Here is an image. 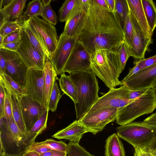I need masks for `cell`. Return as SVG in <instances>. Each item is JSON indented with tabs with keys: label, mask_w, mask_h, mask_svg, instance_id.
I'll return each instance as SVG.
<instances>
[{
	"label": "cell",
	"mask_w": 156,
	"mask_h": 156,
	"mask_svg": "<svg viewBox=\"0 0 156 156\" xmlns=\"http://www.w3.org/2000/svg\"><path fill=\"white\" fill-rule=\"evenodd\" d=\"M77 39L91 55L100 50H114L124 41L123 27L115 12L91 0L85 25Z\"/></svg>",
	"instance_id": "cell-1"
},
{
	"label": "cell",
	"mask_w": 156,
	"mask_h": 156,
	"mask_svg": "<svg viewBox=\"0 0 156 156\" xmlns=\"http://www.w3.org/2000/svg\"><path fill=\"white\" fill-rule=\"evenodd\" d=\"M68 76L77 91L78 103L74 104L78 121L88 112L98 99L99 87L96 76L91 70L77 72Z\"/></svg>",
	"instance_id": "cell-2"
},
{
	"label": "cell",
	"mask_w": 156,
	"mask_h": 156,
	"mask_svg": "<svg viewBox=\"0 0 156 156\" xmlns=\"http://www.w3.org/2000/svg\"><path fill=\"white\" fill-rule=\"evenodd\" d=\"M91 70L109 89L120 85L122 73L118 55L114 50H100L91 55Z\"/></svg>",
	"instance_id": "cell-3"
},
{
	"label": "cell",
	"mask_w": 156,
	"mask_h": 156,
	"mask_svg": "<svg viewBox=\"0 0 156 156\" xmlns=\"http://www.w3.org/2000/svg\"><path fill=\"white\" fill-rule=\"evenodd\" d=\"M0 118V151L10 156H23L32 144L27 135L20 130L12 115L8 119Z\"/></svg>",
	"instance_id": "cell-4"
},
{
	"label": "cell",
	"mask_w": 156,
	"mask_h": 156,
	"mask_svg": "<svg viewBox=\"0 0 156 156\" xmlns=\"http://www.w3.org/2000/svg\"><path fill=\"white\" fill-rule=\"evenodd\" d=\"M156 108V91L148 89L132 102L119 109L116 122L123 126L139 117L151 113Z\"/></svg>",
	"instance_id": "cell-5"
},
{
	"label": "cell",
	"mask_w": 156,
	"mask_h": 156,
	"mask_svg": "<svg viewBox=\"0 0 156 156\" xmlns=\"http://www.w3.org/2000/svg\"><path fill=\"white\" fill-rule=\"evenodd\" d=\"M119 137L125 140L134 148H147L156 136V126L143 122H134L120 126L116 128Z\"/></svg>",
	"instance_id": "cell-6"
},
{
	"label": "cell",
	"mask_w": 156,
	"mask_h": 156,
	"mask_svg": "<svg viewBox=\"0 0 156 156\" xmlns=\"http://www.w3.org/2000/svg\"><path fill=\"white\" fill-rule=\"evenodd\" d=\"M147 90L146 89L133 90L124 85L119 88L110 89L108 92L99 97L87 113L105 107L119 109L133 102Z\"/></svg>",
	"instance_id": "cell-7"
},
{
	"label": "cell",
	"mask_w": 156,
	"mask_h": 156,
	"mask_svg": "<svg viewBox=\"0 0 156 156\" xmlns=\"http://www.w3.org/2000/svg\"><path fill=\"white\" fill-rule=\"evenodd\" d=\"M91 0H76V4L66 21L62 33L78 39L86 22Z\"/></svg>",
	"instance_id": "cell-8"
},
{
	"label": "cell",
	"mask_w": 156,
	"mask_h": 156,
	"mask_svg": "<svg viewBox=\"0 0 156 156\" xmlns=\"http://www.w3.org/2000/svg\"><path fill=\"white\" fill-rule=\"evenodd\" d=\"M0 54L6 61L5 74L25 89L29 68L16 51L1 48Z\"/></svg>",
	"instance_id": "cell-9"
},
{
	"label": "cell",
	"mask_w": 156,
	"mask_h": 156,
	"mask_svg": "<svg viewBox=\"0 0 156 156\" xmlns=\"http://www.w3.org/2000/svg\"><path fill=\"white\" fill-rule=\"evenodd\" d=\"M25 21L29 27L41 37L51 57L57 47L59 40L55 27L51 24L37 17L28 19Z\"/></svg>",
	"instance_id": "cell-10"
},
{
	"label": "cell",
	"mask_w": 156,
	"mask_h": 156,
	"mask_svg": "<svg viewBox=\"0 0 156 156\" xmlns=\"http://www.w3.org/2000/svg\"><path fill=\"white\" fill-rule=\"evenodd\" d=\"M118 110L112 107L100 108L87 113L78 121L98 133L102 131L107 124L116 120Z\"/></svg>",
	"instance_id": "cell-11"
},
{
	"label": "cell",
	"mask_w": 156,
	"mask_h": 156,
	"mask_svg": "<svg viewBox=\"0 0 156 156\" xmlns=\"http://www.w3.org/2000/svg\"><path fill=\"white\" fill-rule=\"evenodd\" d=\"M91 56L77 39L63 70L69 74L82 71H91Z\"/></svg>",
	"instance_id": "cell-12"
},
{
	"label": "cell",
	"mask_w": 156,
	"mask_h": 156,
	"mask_svg": "<svg viewBox=\"0 0 156 156\" xmlns=\"http://www.w3.org/2000/svg\"><path fill=\"white\" fill-rule=\"evenodd\" d=\"M77 40V38L69 37L63 33L60 35L57 47L50 60L58 75L63 73V69Z\"/></svg>",
	"instance_id": "cell-13"
},
{
	"label": "cell",
	"mask_w": 156,
	"mask_h": 156,
	"mask_svg": "<svg viewBox=\"0 0 156 156\" xmlns=\"http://www.w3.org/2000/svg\"><path fill=\"white\" fill-rule=\"evenodd\" d=\"M17 97L28 133L35 122L48 108L45 105L26 94Z\"/></svg>",
	"instance_id": "cell-14"
},
{
	"label": "cell",
	"mask_w": 156,
	"mask_h": 156,
	"mask_svg": "<svg viewBox=\"0 0 156 156\" xmlns=\"http://www.w3.org/2000/svg\"><path fill=\"white\" fill-rule=\"evenodd\" d=\"M21 43L16 52L29 68L43 70L45 62L40 53L33 46L23 28L21 30Z\"/></svg>",
	"instance_id": "cell-15"
},
{
	"label": "cell",
	"mask_w": 156,
	"mask_h": 156,
	"mask_svg": "<svg viewBox=\"0 0 156 156\" xmlns=\"http://www.w3.org/2000/svg\"><path fill=\"white\" fill-rule=\"evenodd\" d=\"M123 85L133 90L151 88L156 91V63L121 82L120 85Z\"/></svg>",
	"instance_id": "cell-16"
},
{
	"label": "cell",
	"mask_w": 156,
	"mask_h": 156,
	"mask_svg": "<svg viewBox=\"0 0 156 156\" xmlns=\"http://www.w3.org/2000/svg\"><path fill=\"white\" fill-rule=\"evenodd\" d=\"M44 70L29 68L25 89L26 94L44 105Z\"/></svg>",
	"instance_id": "cell-17"
},
{
	"label": "cell",
	"mask_w": 156,
	"mask_h": 156,
	"mask_svg": "<svg viewBox=\"0 0 156 156\" xmlns=\"http://www.w3.org/2000/svg\"><path fill=\"white\" fill-rule=\"evenodd\" d=\"M130 16L134 29V36L131 43L128 46L130 56L135 60L145 59V54L150 44L153 43L152 37L144 36L135 17L129 10Z\"/></svg>",
	"instance_id": "cell-18"
},
{
	"label": "cell",
	"mask_w": 156,
	"mask_h": 156,
	"mask_svg": "<svg viewBox=\"0 0 156 156\" xmlns=\"http://www.w3.org/2000/svg\"><path fill=\"white\" fill-rule=\"evenodd\" d=\"M88 132L91 133L94 135L97 133L76 120L66 128L56 132L52 136L58 139L67 140L69 142L79 144L83 135Z\"/></svg>",
	"instance_id": "cell-19"
},
{
	"label": "cell",
	"mask_w": 156,
	"mask_h": 156,
	"mask_svg": "<svg viewBox=\"0 0 156 156\" xmlns=\"http://www.w3.org/2000/svg\"><path fill=\"white\" fill-rule=\"evenodd\" d=\"M129 10L136 19L144 36L152 37L151 32L144 12L141 0H127Z\"/></svg>",
	"instance_id": "cell-20"
},
{
	"label": "cell",
	"mask_w": 156,
	"mask_h": 156,
	"mask_svg": "<svg viewBox=\"0 0 156 156\" xmlns=\"http://www.w3.org/2000/svg\"><path fill=\"white\" fill-rule=\"evenodd\" d=\"M26 0H12L0 10V26L5 22L20 18L23 12Z\"/></svg>",
	"instance_id": "cell-21"
},
{
	"label": "cell",
	"mask_w": 156,
	"mask_h": 156,
	"mask_svg": "<svg viewBox=\"0 0 156 156\" xmlns=\"http://www.w3.org/2000/svg\"><path fill=\"white\" fill-rule=\"evenodd\" d=\"M23 28L31 44L40 53L45 62L50 61V55L40 36L29 27L25 20H23Z\"/></svg>",
	"instance_id": "cell-22"
},
{
	"label": "cell",
	"mask_w": 156,
	"mask_h": 156,
	"mask_svg": "<svg viewBox=\"0 0 156 156\" xmlns=\"http://www.w3.org/2000/svg\"><path fill=\"white\" fill-rule=\"evenodd\" d=\"M44 70L45 76L44 104L47 108L54 83L58 79L55 68L50 61L45 62Z\"/></svg>",
	"instance_id": "cell-23"
},
{
	"label": "cell",
	"mask_w": 156,
	"mask_h": 156,
	"mask_svg": "<svg viewBox=\"0 0 156 156\" xmlns=\"http://www.w3.org/2000/svg\"><path fill=\"white\" fill-rule=\"evenodd\" d=\"M105 148V156H125L123 144L115 133L107 138Z\"/></svg>",
	"instance_id": "cell-24"
},
{
	"label": "cell",
	"mask_w": 156,
	"mask_h": 156,
	"mask_svg": "<svg viewBox=\"0 0 156 156\" xmlns=\"http://www.w3.org/2000/svg\"><path fill=\"white\" fill-rule=\"evenodd\" d=\"M60 87L62 90L74 102V104L78 103V93L73 83L65 73L61 75L58 79Z\"/></svg>",
	"instance_id": "cell-25"
},
{
	"label": "cell",
	"mask_w": 156,
	"mask_h": 156,
	"mask_svg": "<svg viewBox=\"0 0 156 156\" xmlns=\"http://www.w3.org/2000/svg\"><path fill=\"white\" fill-rule=\"evenodd\" d=\"M10 93V92H9ZM10 94L12 109V114L14 119L20 130L27 135V131L24 123L20 105L17 96Z\"/></svg>",
	"instance_id": "cell-26"
},
{
	"label": "cell",
	"mask_w": 156,
	"mask_h": 156,
	"mask_svg": "<svg viewBox=\"0 0 156 156\" xmlns=\"http://www.w3.org/2000/svg\"><path fill=\"white\" fill-rule=\"evenodd\" d=\"M49 110L47 109L43 112L28 132L27 137L32 144L35 142V139L37 136L47 127Z\"/></svg>",
	"instance_id": "cell-27"
},
{
	"label": "cell",
	"mask_w": 156,
	"mask_h": 156,
	"mask_svg": "<svg viewBox=\"0 0 156 156\" xmlns=\"http://www.w3.org/2000/svg\"><path fill=\"white\" fill-rule=\"evenodd\" d=\"M144 12L151 32L156 27V5L152 0H141Z\"/></svg>",
	"instance_id": "cell-28"
},
{
	"label": "cell",
	"mask_w": 156,
	"mask_h": 156,
	"mask_svg": "<svg viewBox=\"0 0 156 156\" xmlns=\"http://www.w3.org/2000/svg\"><path fill=\"white\" fill-rule=\"evenodd\" d=\"M0 82L10 93L17 96L26 94L25 89L5 74L0 75Z\"/></svg>",
	"instance_id": "cell-29"
},
{
	"label": "cell",
	"mask_w": 156,
	"mask_h": 156,
	"mask_svg": "<svg viewBox=\"0 0 156 156\" xmlns=\"http://www.w3.org/2000/svg\"><path fill=\"white\" fill-rule=\"evenodd\" d=\"M39 147H47L52 150L67 152L68 151L67 144L65 142L62 141H57L50 139L40 142H34L29 148L27 151L30 149Z\"/></svg>",
	"instance_id": "cell-30"
},
{
	"label": "cell",
	"mask_w": 156,
	"mask_h": 156,
	"mask_svg": "<svg viewBox=\"0 0 156 156\" xmlns=\"http://www.w3.org/2000/svg\"><path fill=\"white\" fill-rule=\"evenodd\" d=\"M23 22L16 20L5 22L0 26V35L5 38L12 32L21 30L23 27Z\"/></svg>",
	"instance_id": "cell-31"
},
{
	"label": "cell",
	"mask_w": 156,
	"mask_h": 156,
	"mask_svg": "<svg viewBox=\"0 0 156 156\" xmlns=\"http://www.w3.org/2000/svg\"><path fill=\"white\" fill-rule=\"evenodd\" d=\"M43 8L41 0H32L28 3L23 16H27L29 19L41 16Z\"/></svg>",
	"instance_id": "cell-32"
},
{
	"label": "cell",
	"mask_w": 156,
	"mask_h": 156,
	"mask_svg": "<svg viewBox=\"0 0 156 156\" xmlns=\"http://www.w3.org/2000/svg\"><path fill=\"white\" fill-rule=\"evenodd\" d=\"M115 12L118 16L123 27L129 9L127 0H115Z\"/></svg>",
	"instance_id": "cell-33"
},
{
	"label": "cell",
	"mask_w": 156,
	"mask_h": 156,
	"mask_svg": "<svg viewBox=\"0 0 156 156\" xmlns=\"http://www.w3.org/2000/svg\"><path fill=\"white\" fill-rule=\"evenodd\" d=\"M114 50L117 52L118 55L122 72L125 68L128 59L130 56L128 46L124 41Z\"/></svg>",
	"instance_id": "cell-34"
},
{
	"label": "cell",
	"mask_w": 156,
	"mask_h": 156,
	"mask_svg": "<svg viewBox=\"0 0 156 156\" xmlns=\"http://www.w3.org/2000/svg\"><path fill=\"white\" fill-rule=\"evenodd\" d=\"M76 0H66L63 3L59 9V20L66 22L76 4Z\"/></svg>",
	"instance_id": "cell-35"
},
{
	"label": "cell",
	"mask_w": 156,
	"mask_h": 156,
	"mask_svg": "<svg viewBox=\"0 0 156 156\" xmlns=\"http://www.w3.org/2000/svg\"><path fill=\"white\" fill-rule=\"evenodd\" d=\"M62 96L57 82L55 81L51 94L47 108L52 112H55L56 110L58 103Z\"/></svg>",
	"instance_id": "cell-36"
},
{
	"label": "cell",
	"mask_w": 156,
	"mask_h": 156,
	"mask_svg": "<svg viewBox=\"0 0 156 156\" xmlns=\"http://www.w3.org/2000/svg\"><path fill=\"white\" fill-rule=\"evenodd\" d=\"M123 31L124 41L129 46L132 43L134 36V29L130 12L128 13L124 23Z\"/></svg>",
	"instance_id": "cell-37"
},
{
	"label": "cell",
	"mask_w": 156,
	"mask_h": 156,
	"mask_svg": "<svg viewBox=\"0 0 156 156\" xmlns=\"http://www.w3.org/2000/svg\"><path fill=\"white\" fill-rule=\"evenodd\" d=\"M67 146V156H95L90 154L79 144L69 142Z\"/></svg>",
	"instance_id": "cell-38"
},
{
	"label": "cell",
	"mask_w": 156,
	"mask_h": 156,
	"mask_svg": "<svg viewBox=\"0 0 156 156\" xmlns=\"http://www.w3.org/2000/svg\"><path fill=\"white\" fill-rule=\"evenodd\" d=\"M41 16L45 21L54 26L57 23V16L55 11L52 10L50 4L43 6Z\"/></svg>",
	"instance_id": "cell-39"
},
{
	"label": "cell",
	"mask_w": 156,
	"mask_h": 156,
	"mask_svg": "<svg viewBox=\"0 0 156 156\" xmlns=\"http://www.w3.org/2000/svg\"><path fill=\"white\" fill-rule=\"evenodd\" d=\"M5 98L4 117L7 119H8L10 118L12 115V102L10 94L9 91L5 88Z\"/></svg>",
	"instance_id": "cell-40"
},
{
	"label": "cell",
	"mask_w": 156,
	"mask_h": 156,
	"mask_svg": "<svg viewBox=\"0 0 156 156\" xmlns=\"http://www.w3.org/2000/svg\"><path fill=\"white\" fill-rule=\"evenodd\" d=\"M156 63V55L147 58L140 60H135L133 64L138 65L141 70Z\"/></svg>",
	"instance_id": "cell-41"
},
{
	"label": "cell",
	"mask_w": 156,
	"mask_h": 156,
	"mask_svg": "<svg viewBox=\"0 0 156 156\" xmlns=\"http://www.w3.org/2000/svg\"><path fill=\"white\" fill-rule=\"evenodd\" d=\"M21 30L13 32L7 35L4 38L3 44L20 41Z\"/></svg>",
	"instance_id": "cell-42"
},
{
	"label": "cell",
	"mask_w": 156,
	"mask_h": 156,
	"mask_svg": "<svg viewBox=\"0 0 156 156\" xmlns=\"http://www.w3.org/2000/svg\"><path fill=\"white\" fill-rule=\"evenodd\" d=\"M5 88L0 82V118L4 116V105L5 98Z\"/></svg>",
	"instance_id": "cell-43"
},
{
	"label": "cell",
	"mask_w": 156,
	"mask_h": 156,
	"mask_svg": "<svg viewBox=\"0 0 156 156\" xmlns=\"http://www.w3.org/2000/svg\"><path fill=\"white\" fill-rule=\"evenodd\" d=\"M21 43L20 41L11 42L3 44L0 48H3L11 51H16Z\"/></svg>",
	"instance_id": "cell-44"
},
{
	"label": "cell",
	"mask_w": 156,
	"mask_h": 156,
	"mask_svg": "<svg viewBox=\"0 0 156 156\" xmlns=\"http://www.w3.org/2000/svg\"><path fill=\"white\" fill-rule=\"evenodd\" d=\"M134 156H154L152 154L139 147L134 148Z\"/></svg>",
	"instance_id": "cell-45"
},
{
	"label": "cell",
	"mask_w": 156,
	"mask_h": 156,
	"mask_svg": "<svg viewBox=\"0 0 156 156\" xmlns=\"http://www.w3.org/2000/svg\"><path fill=\"white\" fill-rule=\"evenodd\" d=\"M142 122L148 125L156 126V112L146 118Z\"/></svg>",
	"instance_id": "cell-46"
},
{
	"label": "cell",
	"mask_w": 156,
	"mask_h": 156,
	"mask_svg": "<svg viewBox=\"0 0 156 156\" xmlns=\"http://www.w3.org/2000/svg\"><path fill=\"white\" fill-rule=\"evenodd\" d=\"M144 149L156 156V136L148 147Z\"/></svg>",
	"instance_id": "cell-47"
},
{
	"label": "cell",
	"mask_w": 156,
	"mask_h": 156,
	"mask_svg": "<svg viewBox=\"0 0 156 156\" xmlns=\"http://www.w3.org/2000/svg\"><path fill=\"white\" fill-rule=\"evenodd\" d=\"M50 148L45 147H37L28 150L27 152L33 151L37 152L39 154L51 151Z\"/></svg>",
	"instance_id": "cell-48"
},
{
	"label": "cell",
	"mask_w": 156,
	"mask_h": 156,
	"mask_svg": "<svg viewBox=\"0 0 156 156\" xmlns=\"http://www.w3.org/2000/svg\"><path fill=\"white\" fill-rule=\"evenodd\" d=\"M6 64V60L0 54V75L5 74Z\"/></svg>",
	"instance_id": "cell-49"
},
{
	"label": "cell",
	"mask_w": 156,
	"mask_h": 156,
	"mask_svg": "<svg viewBox=\"0 0 156 156\" xmlns=\"http://www.w3.org/2000/svg\"><path fill=\"white\" fill-rule=\"evenodd\" d=\"M110 11L115 12V0H106Z\"/></svg>",
	"instance_id": "cell-50"
},
{
	"label": "cell",
	"mask_w": 156,
	"mask_h": 156,
	"mask_svg": "<svg viewBox=\"0 0 156 156\" xmlns=\"http://www.w3.org/2000/svg\"><path fill=\"white\" fill-rule=\"evenodd\" d=\"M95 1L100 6L105 9L109 10L106 0H95Z\"/></svg>",
	"instance_id": "cell-51"
},
{
	"label": "cell",
	"mask_w": 156,
	"mask_h": 156,
	"mask_svg": "<svg viewBox=\"0 0 156 156\" xmlns=\"http://www.w3.org/2000/svg\"><path fill=\"white\" fill-rule=\"evenodd\" d=\"M52 156H66L67 152L55 150H52Z\"/></svg>",
	"instance_id": "cell-52"
},
{
	"label": "cell",
	"mask_w": 156,
	"mask_h": 156,
	"mask_svg": "<svg viewBox=\"0 0 156 156\" xmlns=\"http://www.w3.org/2000/svg\"><path fill=\"white\" fill-rule=\"evenodd\" d=\"M40 154L41 156H52V150Z\"/></svg>",
	"instance_id": "cell-53"
},
{
	"label": "cell",
	"mask_w": 156,
	"mask_h": 156,
	"mask_svg": "<svg viewBox=\"0 0 156 156\" xmlns=\"http://www.w3.org/2000/svg\"><path fill=\"white\" fill-rule=\"evenodd\" d=\"M51 1V0H43L41 2L43 6H45L50 4Z\"/></svg>",
	"instance_id": "cell-54"
},
{
	"label": "cell",
	"mask_w": 156,
	"mask_h": 156,
	"mask_svg": "<svg viewBox=\"0 0 156 156\" xmlns=\"http://www.w3.org/2000/svg\"><path fill=\"white\" fill-rule=\"evenodd\" d=\"M28 152L30 156H41L39 154L34 151H30Z\"/></svg>",
	"instance_id": "cell-55"
},
{
	"label": "cell",
	"mask_w": 156,
	"mask_h": 156,
	"mask_svg": "<svg viewBox=\"0 0 156 156\" xmlns=\"http://www.w3.org/2000/svg\"><path fill=\"white\" fill-rule=\"evenodd\" d=\"M12 0H3L2 5H4V6L6 5L9 4L12 1Z\"/></svg>",
	"instance_id": "cell-56"
},
{
	"label": "cell",
	"mask_w": 156,
	"mask_h": 156,
	"mask_svg": "<svg viewBox=\"0 0 156 156\" xmlns=\"http://www.w3.org/2000/svg\"><path fill=\"white\" fill-rule=\"evenodd\" d=\"M4 39V37L0 35V47L3 44Z\"/></svg>",
	"instance_id": "cell-57"
},
{
	"label": "cell",
	"mask_w": 156,
	"mask_h": 156,
	"mask_svg": "<svg viewBox=\"0 0 156 156\" xmlns=\"http://www.w3.org/2000/svg\"><path fill=\"white\" fill-rule=\"evenodd\" d=\"M0 156H10L5 154L2 151H0Z\"/></svg>",
	"instance_id": "cell-58"
},
{
	"label": "cell",
	"mask_w": 156,
	"mask_h": 156,
	"mask_svg": "<svg viewBox=\"0 0 156 156\" xmlns=\"http://www.w3.org/2000/svg\"><path fill=\"white\" fill-rule=\"evenodd\" d=\"M3 1V0H1L0 1V10L2 9V5Z\"/></svg>",
	"instance_id": "cell-59"
},
{
	"label": "cell",
	"mask_w": 156,
	"mask_h": 156,
	"mask_svg": "<svg viewBox=\"0 0 156 156\" xmlns=\"http://www.w3.org/2000/svg\"><path fill=\"white\" fill-rule=\"evenodd\" d=\"M23 156H30L28 152L25 153L23 155Z\"/></svg>",
	"instance_id": "cell-60"
}]
</instances>
